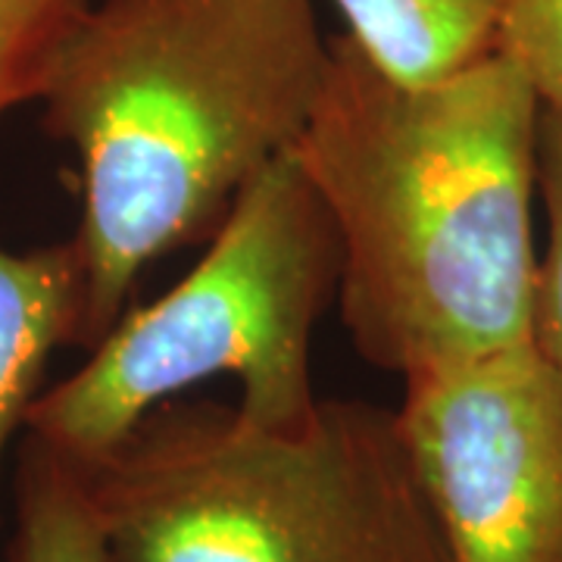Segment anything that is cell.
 I'll return each instance as SVG.
<instances>
[{
    "mask_svg": "<svg viewBox=\"0 0 562 562\" xmlns=\"http://www.w3.org/2000/svg\"><path fill=\"white\" fill-rule=\"evenodd\" d=\"M501 54L516 63L543 110L562 116V0H509Z\"/></svg>",
    "mask_w": 562,
    "mask_h": 562,
    "instance_id": "cell-11",
    "label": "cell"
},
{
    "mask_svg": "<svg viewBox=\"0 0 562 562\" xmlns=\"http://www.w3.org/2000/svg\"><path fill=\"white\" fill-rule=\"evenodd\" d=\"M88 0H0V116L38 101Z\"/></svg>",
    "mask_w": 562,
    "mask_h": 562,
    "instance_id": "cell-9",
    "label": "cell"
},
{
    "mask_svg": "<svg viewBox=\"0 0 562 562\" xmlns=\"http://www.w3.org/2000/svg\"><path fill=\"white\" fill-rule=\"evenodd\" d=\"M403 382L394 416L447 562H562V382L535 341Z\"/></svg>",
    "mask_w": 562,
    "mask_h": 562,
    "instance_id": "cell-5",
    "label": "cell"
},
{
    "mask_svg": "<svg viewBox=\"0 0 562 562\" xmlns=\"http://www.w3.org/2000/svg\"><path fill=\"white\" fill-rule=\"evenodd\" d=\"M85 472L106 562H447L397 416L372 403L257 425L169 401Z\"/></svg>",
    "mask_w": 562,
    "mask_h": 562,
    "instance_id": "cell-3",
    "label": "cell"
},
{
    "mask_svg": "<svg viewBox=\"0 0 562 562\" xmlns=\"http://www.w3.org/2000/svg\"><path fill=\"white\" fill-rule=\"evenodd\" d=\"M541 101L501 50L438 81L375 69L331 41L294 144L338 241L350 338L413 375L531 341Z\"/></svg>",
    "mask_w": 562,
    "mask_h": 562,
    "instance_id": "cell-1",
    "label": "cell"
},
{
    "mask_svg": "<svg viewBox=\"0 0 562 562\" xmlns=\"http://www.w3.org/2000/svg\"><path fill=\"white\" fill-rule=\"evenodd\" d=\"M85 266L76 241L13 254L0 247V465L38 401L54 350L81 341Z\"/></svg>",
    "mask_w": 562,
    "mask_h": 562,
    "instance_id": "cell-6",
    "label": "cell"
},
{
    "mask_svg": "<svg viewBox=\"0 0 562 562\" xmlns=\"http://www.w3.org/2000/svg\"><path fill=\"white\" fill-rule=\"evenodd\" d=\"M10 562H106L85 465L25 435L16 462Z\"/></svg>",
    "mask_w": 562,
    "mask_h": 562,
    "instance_id": "cell-8",
    "label": "cell"
},
{
    "mask_svg": "<svg viewBox=\"0 0 562 562\" xmlns=\"http://www.w3.org/2000/svg\"><path fill=\"white\" fill-rule=\"evenodd\" d=\"M538 201L547 220V244L538 257L531 341L562 382V116L543 106L538 132Z\"/></svg>",
    "mask_w": 562,
    "mask_h": 562,
    "instance_id": "cell-10",
    "label": "cell"
},
{
    "mask_svg": "<svg viewBox=\"0 0 562 562\" xmlns=\"http://www.w3.org/2000/svg\"><path fill=\"white\" fill-rule=\"evenodd\" d=\"M347 38L406 85L438 81L501 50L509 0H335Z\"/></svg>",
    "mask_w": 562,
    "mask_h": 562,
    "instance_id": "cell-7",
    "label": "cell"
},
{
    "mask_svg": "<svg viewBox=\"0 0 562 562\" xmlns=\"http://www.w3.org/2000/svg\"><path fill=\"white\" fill-rule=\"evenodd\" d=\"M338 294V241L294 147L250 181L201 262L120 316L88 362L32 403L25 431L94 465L147 413L206 379H235V409L294 425L316 409L313 338Z\"/></svg>",
    "mask_w": 562,
    "mask_h": 562,
    "instance_id": "cell-4",
    "label": "cell"
},
{
    "mask_svg": "<svg viewBox=\"0 0 562 562\" xmlns=\"http://www.w3.org/2000/svg\"><path fill=\"white\" fill-rule=\"evenodd\" d=\"M331 41L313 0H98L38 101L81 172V341L116 325L144 269L213 235L303 135Z\"/></svg>",
    "mask_w": 562,
    "mask_h": 562,
    "instance_id": "cell-2",
    "label": "cell"
}]
</instances>
